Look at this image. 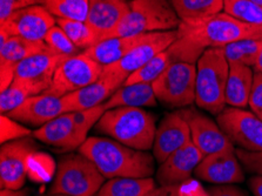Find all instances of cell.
Returning <instances> with one entry per match:
<instances>
[{
    "label": "cell",
    "mask_w": 262,
    "mask_h": 196,
    "mask_svg": "<svg viewBox=\"0 0 262 196\" xmlns=\"http://www.w3.org/2000/svg\"><path fill=\"white\" fill-rule=\"evenodd\" d=\"M177 31L178 39L169 47L173 58L192 63L207 49H222L240 40H262V27L242 23L225 12L195 21H181Z\"/></svg>",
    "instance_id": "obj_1"
},
{
    "label": "cell",
    "mask_w": 262,
    "mask_h": 196,
    "mask_svg": "<svg viewBox=\"0 0 262 196\" xmlns=\"http://www.w3.org/2000/svg\"><path fill=\"white\" fill-rule=\"evenodd\" d=\"M89 158L106 179L152 178L156 159L145 150H138L111 138L90 137L78 149Z\"/></svg>",
    "instance_id": "obj_2"
},
{
    "label": "cell",
    "mask_w": 262,
    "mask_h": 196,
    "mask_svg": "<svg viewBox=\"0 0 262 196\" xmlns=\"http://www.w3.org/2000/svg\"><path fill=\"white\" fill-rule=\"evenodd\" d=\"M157 118L144 108L119 107L105 111L94 130L138 150L153 148Z\"/></svg>",
    "instance_id": "obj_3"
},
{
    "label": "cell",
    "mask_w": 262,
    "mask_h": 196,
    "mask_svg": "<svg viewBox=\"0 0 262 196\" xmlns=\"http://www.w3.org/2000/svg\"><path fill=\"white\" fill-rule=\"evenodd\" d=\"M229 62L220 47L204 51L196 61L195 105L202 111L219 115L226 108V86Z\"/></svg>",
    "instance_id": "obj_4"
},
{
    "label": "cell",
    "mask_w": 262,
    "mask_h": 196,
    "mask_svg": "<svg viewBox=\"0 0 262 196\" xmlns=\"http://www.w3.org/2000/svg\"><path fill=\"white\" fill-rule=\"evenodd\" d=\"M104 113L102 105L86 111L67 112L34 129L32 137L62 151L79 149L89 139V132L97 125Z\"/></svg>",
    "instance_id": "obj_5"
},
{
    "label": "cell",
    "mask_w": 262,
    "mask_h": 196,
    "mask_svg": "<svg viewBox=\"0 0 262 196\" xmlns=\"http://www.w3.org/2000/svg\"><path fill=\"white\" fill-rule=\"evenodd\" d=\"M129 9L112 37L178 30L181 20L170 0H128Z\"/></svg>",
    "instance_id": "obj_6"
},
{
    "label": "cell",
    "mask_w": 262,
    "mask_h": 196,
    "mask_svg": "<svg viewBox=\"0 0 262 196\" xmlns=\"http://www.w3.org/2000/svg\"><path fill=\"white\" fill-rule=\"evenodd\" d=\"M106 182L98 167L81 153L60 158L49 194L94 196Z\"/></svg>",
    "instance_id": "obj_7"
},
{
    "label": "cell",
    "mask_w": 262,
    "mask_h": 196,
    "mask_svg": "<svg viewBox=\"0 0 262 196\" xmlns=\"http://www.w3.org/2000/svg\"><path fill=\"white\" fill-rule=\"evenodd\" d=\"M196 65L173 61L152 83L158 102L168 108H187L195 103Z\"/></svg>",
    "instance_id": "obj_8"
},
{
    "label": "cell",
    "mask_w": 262,
    "mask_h": 196,
    "mask_svg": "<svg viewBox=\"0 0 262 196\" xmlns=\"http://www.w3.org/2000/svg\"><path fill=\"white\" fill-rule=\"evenodd\" d=\"M102 71L104 66L81 52L63 60L55 71L50 89L43 93L62 98L97 81Z\"/></svg>",
    "instance_id": "obj_9"
},
{
    "label": "cell",
    "mask_w": 262,
    "mask_h": 196,
    "mask_svg": "<svg viewBox=\"0 0 262 196\" xmlns=\"http://www.w3.org/2000/svg\"><path fill=\"white\" fill-rule=\"evenodd\" d=\"M216 122L234 147L248 151H262V120L245 108L226 107Z\"/></svg>",
    "instance_id": "obj_10"
},
{
    "label": "cell",
    "mask_w": 262,
    "mask_h": 196,
    "mask_svg": "<svg viewBox=\"0 0 262 196\" xmlns=\"http://www.w3.org/2000/svg\"><path fill=\"white\" fill-rule=\"evenodd\" d=\"M38 149L34 138L26 137L2 143L0 147V188L21 189L25 185L27 165Z\"/></svg>",
    "instance_id": "obj_11"
},
{
    "label": "cell",
    "mask_w": 262,
    "mask_h": 196,
    "mask_svg": "<svg viewBox=\"0 0 262 196\" xmlns=\"http://www.w3.org/2000/svg\"><path fill=\"white\" fill-rule=\"evenodd\" d=\"M179 111L188 123L192 142L204 154V157L219 151L235 149L217 122L201 111L193 107L181 108Z\"/></svg>",
    "instance_id": "obj_12"
},
{
    "label": "cell",
    "mask_w": 262,
    "mask_h": 196,
    "mask_svg": "<svg viewBox=\"0 0 262 196\" xmlns=\"http://www.w3.org/2000/svg\"><path fill=\"white\" fill-rule=\"evenodd\" d=\"M178 39V31H165V32H153L149 33L144 41L139 43L137 47L125 55L121 60L113 65L104 67L106 73L118 74L120 77L127 78L134 72L146 65L149 60H152L156 55L161 52L169 49Z\"/></svg>",
    "instance_id": "obj_13"
},
{
    "label": "cell",
    "mask_w": 262,
    "mask_h": 196,
    "mask_svg": "<svg viewBox=\"0 0 262 196\" xmlns=\"http://www.w3.org/2000/svg\"><path fill=\"white\" fill-rule=\"evenodd\" d=\"M55 25L57 18L42 5L19 10L6 20L0 21V29L5 30L11 37H21L34 41L43 40L47 32Z\"/></svg>",
    "instance_id": "obj_14"
},
{
    "label": "cell",
    "mask_w": 262,
    "mask_h": 196,
    "mask_svg": "<svg viewBox=\"0 0 262 196\" xmlns=\"http://www.w3.org/2000/svg\"><path fill=\"white\" fill-rule=\"evenodd\" d=\"M194 175L214 185H232L245 180L235 149L206 155L194 170Z\"/></svg>",
    "instance_id": "obj_15"
},
{
    "label": "cell",
    "mask_w": 262,
    "mask_h": 196,
    "mask_svg": "<svg viewBox=\"0 0 262 196\" xmlns=\"http://www.w3.org/2000/svg\"><path fill=\"white\" fill-rule=\"evenodd\" d=\"M192 141L187 121L180 111L166 114L157 127L153 143V157L160 165L170 154Z\"/></svg>",
    "instance_id": "obj_16"
},
{
    "label": "cell",
    "mask_w": 262,
    "mask_h": 196,
    "mask_svg": "<svg viewBox=\"0 0 262 196\" xmlns=\"http://www.w3.org/2000/svg\"><path fill=\"white\" fill-rule=\"evenodd\" d=\"M67 112L69 108L62 98L41 93L30 97L6 115L23 125L39 128Z\"/></svg>",
    "instance_id": "obj_17"
},
{
    "label": "cell",
    "mask_w": 262,
    "mask_h": 196,
    "mask_svg": "<svg viewBox=\"0 0 262 196\" xmlns=\"http://www.w3.org/2000/svg\"><path fill=\"white\" fill-rule=\"evenodd\" d=\"M202 159L204 154L189 141L159 165L156 173L157 182L159 186L181 185L190 179Z\"/></svg>",
    "instance_id": "obj_18"
},
{
    "label": "cell",
    "mask_w": 262,
    "mask_h": 196,
    "mask_svg": "<svg viewBox=\"0 0 262 196\" xmlns=\"http://www.w3.org/2000/svg\"><path fill=\"white\" fill-rule=\"evenodd\" d=\"M125 78L118 74L106 73L102 71L101 77L91 85L79 90L74 93L62 97L63 102L69 108V112L86 111L91 108L104 105L112 97L116 91L124 86Z\"/></svg>",
    "instance_id": "obj_19"
},
{
    "label": "cell",
    "mask_w": 262,
    "mask_h": 196,
    "mask_svg": "<svg viewBox=\"0 0 262 196\" xmlns=\"http://www.w3.org/2000/svg\"><path fill=\"white\" fill-rule=\"evenodd\" d=\"M66 58L69 57L55 52L32 55L18 63L14 79L30 83L41 94L50 89L55 71Z\"/></svg>",
    "instance_id": "obj_20"
},
{
    "label": "cell",
    "mask_w": 262,
    "mask_h": 196,
    "mask_svg": "<svg viewBox=\"0 0 262 196\" xmlns=\"http://www.w3.org/2000/svg\"><path fill=\"white\" fill-rule=\"evenodd\" d=\"M128 9V0H90L86 24L97 35L98 42L112 37Z\"/></svg>",
    "instance_id": "obj_21"
},
{
    "label": "cell",
    "mask_w": 262,
    "mask_h": 196,
    "mask_svg": "<svg viewBox=\"0 0 262 196\" xmlns=\"http://www.w3.org/2000/svg\"><path fill=\"white\" fill-rule=\"evenodd\" d=\"M149 33L128 35V37H114L95 43L91 49L84 51L89 57L95 60L101 66H110L118 62L141 43Z\"/></svg>",
    "instance_id": "obj_22"
},
{
    "label": "cell",
    "mask_w": 262,
    "mask_h": 196,
    "mask_svg": "<svg viewBox=\"0 0 262 196\" xmlns=\"http://www.w3.org/2000/svg\"><path fill=\"white\" fill-rule=\"evenodd\" d=\"M254 70L240 63H229V74L226 86V103L229 107L246 108L249 106Z\"/></svg>",
    "instance_id": "obj_23"
},
{
    "label": "cell",
    "mask_w": 262,
    "mask_h": 196,
    "mask_svg": "<svg viewBox=\"0 0 262 196\" xmlns=\"http://www.w3.org/2000/svg\"><path fill=\"white\" fill-rule=\"evenodd\" d=\"M158 100L150 83L124 85L104 103L105 111L119 107H156Z\"/></svg>",
    "instance_id": "obj_24"
},
{
    "label": "cell",
    "mask_w": 262,
    "mask_h": 196,
    "mask_svg": "<svg viewBox=\"0 0 262 196\" xmlns=\"http://www.w3.org/2000/svg\"><path fill=\"white\" fill-rule=\"evenodd\" d=\"M43 52L54 51L43 40L34 41L21 37H11L5 45L0 47V65L17 66L23 60Z\"/></svg>",
    "instance_id": "obj_25"
},
{
    "label": "cell",
    "mask_w": 262,
    "mask_h": 196,
    "mask_svg": "<svg viewBox=\"0 0 262 196\" xmlns=\"http://www.w3.org/2000/svg\"><path fill=\"white\" fill-rule=\"evenodd\" d=\"M157 188L152 178L108 179L94 196H147Z\"/></svg>",
    "instance_id": "obj_26"
},
{
    "label": "cell",
    "mask_w": 262,
    "mask_h": 196,
    "mask_svg": "<svg viewBox=\"0 0 262 196\" xmlns=\"http://www.w3.org/2000/svg\"><path fill=\"white\" fill-rule=\"evenodd\" d=\"M181 21H195L224 11V0H170Z\"/></svg>",
    "instance_id": "obj_27"
},
{
    "label": "cell",
    "mask_w": 262,
    "mask_h": 196,
    "mask_svg": "<svg viewBox=\"0 0 262 196\" xmlns=\"http://www.w3.org/2000/svg\"><path fill=\"white\" fill-rule=\"evenodd\" d=\"M173 61L176 60L173 58L172 52L167 49L156 55L152 60H149L141 69L130 74L124 85H134V83H150L152 85Z\"/></svg>",
    "instance_id": "obj_28"
},
{
    "label": "cell",
    "mask_w": 262,
    "mask_h": 196,
    "mask_svg": "<svg viewBox=\"0 0 262 196\" xmlns=\"http://www.w3.org/2000/svg\"><path fill=\"white\" fill-rule=\"evenodd\" d=\"M262 49V40L247 39L232 42L222 47L224 53L229 63H240V65L252 67L255 63Z\"/></svg>",
    "instance_id": "obj_29"
},
{
    "label": "cell",
    "mask_w": 262,
    "mask_h": 196,
    "mask_svg": "<svg viewBox=\"0 0 262 196\" xmlns=\"http://www.w3.org/2000/svg\"><path fill=\"white\" fill-rule=\"evenodd\" d=\"M42 6L55 18L86 21L90 0H43Z\"/></svg>",
    "instance_id": "obj_30"
},
{
    "label": "cell",
    "mask_w": 262,
    "mask_h": 196,
    "mask_svg": "<svg viewBox=\"0 0 262 196\" xmlns=\"http://www.w3.org/2000/svg\"><path fill=\"white\" fill-rule=\"evenodd\" d=\"M40 94L39 91L30 83L14 79L9 89L0 92V113L7 114L19 107L25 100L33 95Z\"/></svg>",
    "instance_id": "obj_31"
},
{
    "label": "cell",
    "mask_w": 262,
    "mask_h": 196,
    "mask_svg": "<svg viewBox=\"0 0 262 196\" xmlns=\"http://www.w3.org/2000/svg\"><path fill=\"white\" fill-rule=\"evenodd\" d=\"M57 25L65 31V33L69 35V38L72 40L74 45L82 52L98 43L97 35H95L92 29L87 25L86 21L58 18Z\"/></svg>",
    "instance_id": "obj_32"
},
{
    "label": "cell",
    "mask_w": 262,
    "mask_h": 196,
    "mask_svg": "<svg viewBox=\"0 0 262 196\" xmlns=\"http://www.w3.org/2000/svg\"><path fill=\"white\" fill-rule=\"evenodd\" d=\"M224 12L242 23L262 27V7L251 0H224Z\"/></svg>",
    "instance_id": "obj_33"
},
{
    "label": "cell",
    "mask_w": 262,
    "mask_h": 196,
    "mask_svg": "<svg viewBox=\"0 0 262 196\" xmlns=\"http://www.w3.org/2000/svg\"><path fill=\"white\" fill-rule=\"evenodd\" d=\"M43 41L47 43V46L55 53L66 55V57H74V55L80 54L81 50L72 42V40L69 38V35L65 33L60 26L55 25L47 32L46 37L43 38Z\"/></svg>",
    "instance_id": "obj_34"
},
{
    "label": "cell",
    "mask_w": 262,
    "mask_h": 196,
    "mask_svg": "<svg viewBox=\"0 0 262 196\" xmlns=\"http://www.w3.org/2000/svg\"><path fill=\"white\" fill-rule=\"evenodd\" d=\"M0 126H2V132H0V141H2V143L31 137L32 133H33V130H31L30 128L7 117L6 114H2V117H0Z\"/></svg>",
    "instance_id": "obj_35"
},
{
    "label": "cell",
    "mask_w": 262,
    "mask_h": 196,
    "mask_svg": "<svg viewBox=\"0 0 262 196\" xmlns=\"http://www.w3.org/2000/svg\"><path fill=\"white\" fill-rule=\"evenodd\" d=\"M241 165L248 173L262 175V151H248L237 148L235 149Z\"/></svg>",
    "instance_id": "obj_36"
},
{
    "label": "cell",
    "mask_w": 262,
    "mask_h": 196,
    "mask_svg": "<svg viewBox=\"0 0 262 196\" xmlns=\"http://www.w3.org/2000/svg\"><path fill=\"white\" fill-rule=\"evenodd\" d=\"M43 0H0V21H4L12 13L33 5H42Z\"/></svg>",
    "instance_id": "obj_37"
},
{
    "label": "cell",
    "mask_w": 262,
    "mask_h": 196,
    "mask_svg": "<svg viewBox=\"0 0 262 196\" xmlns=\"http://www.w3.org/2000/svg\"><path fill=\"white\" fill-rule=\"evenodd\" d=\"M249 107L254 113L262 111V74L254 72V80L251 97H249Z\"/></svg>",
    "instance_id": "obj_38"
},
{
    "label": "cell",
    "mask_w": 262,
    "mask_h": 196,
    "mask_svg": "<svg viewBox=\"0 0 262 196\" xmlns=\"http://www.w3.org/2000/svg\"><path fill=\"white\" fill-rule=\"evenodd\" d=\"M208 196H248L245 190L233 185H216L210 187Z\"/></svg>",
    "instance_id": "obj_39"
},
{
    "label": "cell",
    "mask_w": 262,
    "mask_h": 196,
    "mask_svg": "<svg viewBox=\"0 0 262 196\" xmlns=\"http://www.w3.org/2000/svg\"><path fill=\"white\" fill-rule=\"evenodd\" d=\"M147 196H187L182 193L180 185L177 186H159Z\"/></svg>",
    "instance_id": "obj_40"
},
{
    "label": "cell",
    "mask_w": 262,
    "mask_h": 196,
    "mask_svg": "<svg viewBox=\"0 0 262 196\" xmlns=\"http://www.w3.org/2000/svg\"><path fill=\"white\" fill-rule=\"evenodd\" d=\"M254 196H262V175H254L248 182Z\"/></svg>",
    "instance_id": "obj_41"
},
{
    "label": "cell",
    "mask_w": 262,
    "mask_h": 196,
    "mask_svg": "<svg viewBox=\"0 0 262 196\" xmlns=\"http://www.w3.org/2000/svg\"><path fill=\"white\" fill-rule=\"evenodd\" d=\"M29 189H10V188H4L0 190V196H29Z\"/></svg>",
    "instance_id": "obj_42"
},
{
    "label": "cell",
    "mask_w": 262,
    "mask_h": 196,
    "mask_svg": "<svg viewBox=\"0 0 262 196\" xmlns=\"http://www.w3.org/2000/svg\"><path fill=\"white\" fill-rule=\"evenodd\" d=\"M253 70H254V72H257V73H261L262 74V49L260 51L259 57H257L255 63H254Z\"/></svg>",
    "instance_id": "obj_43"
},
{
    "label": "cell",
    "mask_w": 262,
    "mask_h": 196,
    "mask_svg": "<svg viewBox=\"0 0 262 196\" xmlns=\"http://www.w3.org/2000/svg\"><path fill=\"white\" fill-rule=\"evenodd\" d=\"M251 2H253L254 4H256L257 6H260V7H262V0H251Z\"/></svg>",
    "instance_id": "obj_44"
},
{
    "label": "cell",
    "mask_w": 262,
    "mask_h": 196,
    "mask_svg": "<svg viewBox=\"0 0 262 196\" xmlns=\"http://www.w3.org/2000/svg\"><path fill=\"white\" fill-rule=\"evenodd\" d=\"M42 196H67V195H60V194H49V195H42Z\"/></svg>",
    "instance_id": "obj_45"
},
{
    "label": "cell",
    "mask_w": 262,
    "mask_h": 196,
    "mask_svg": "<svg viewBox=\"0 0 262 196\" xmlns=\"http://www.w3.org/2000/svg\"><path fill=\"white\" fill-rule=\"evenodd\" d=\"M256 115H257V117H259V118L262 120V111H260L259 113H256Z\"/></svg>",
    "instance_id": "obj_46"
}]
</instances>
